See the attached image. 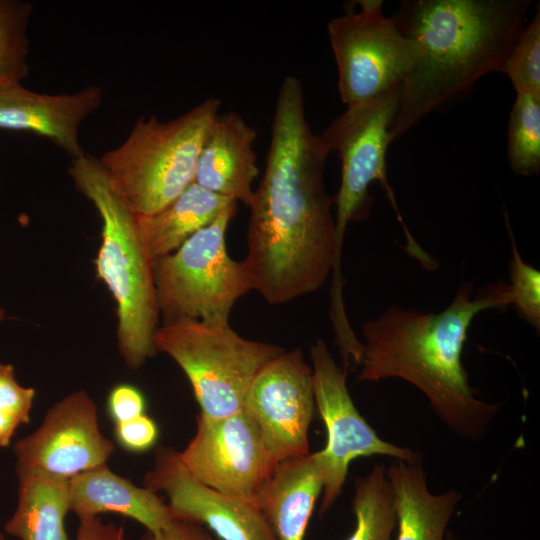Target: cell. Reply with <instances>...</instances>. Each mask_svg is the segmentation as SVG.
Masks as SVG:
<instances>
[{"label": "cell", "instance_id": "cell-10", "mask_svg": "<svg viewBox=\"0 0 540 540\" xmlns=\"http://www.w3.org/2000/svg\"><path fill=\"white\" fill-rule=\"evenodd\" d=\"M315 405L324 422L327 442L317 452L323 472L320 514L340 496L350 463L359 457L382 455L395 460L422 462L423 456L407 447L381 439L364 420L349 394L347 371L333 359L326 343L317 339L310 349Z\"/></svg>", "mask_w": 540, "mask_h": 540}, {"label": "cell", "instance_id": "cell-23", "mask_svg": "<svg viewBox=\"0 0 540 540\" xmlns=\"http://www.w3.org/2000/svg\"><path fill=\"white\" fill-rule=\"evenodd\" d=\"M507 151L515 174L540 172V97L516 94L508 123Z\"/></svg>", "mask_w": 540, "mask_h": 540}, {"label": "cell", "instance_id": "cell-32", "mask_svg": "<svg viewBox=\"0 0 540 540\" xmlns=\"http://www.w3.org/2000/svg\"><path fill=\"white\" fill-rule=\"evenodd\" d=\"M4 311L0 308V321L4 318Z\"/></svg>", "mask_w": 540, "mask_h": 540}, {"label": "cell", "instance_id": "cell-24", "mask_svg": "<svg viewBox=\"0 0 540 540\" xmlns=\"http://www.w3.org/2000/svg\"><path fill=\"white\" fill-rule=\"evenodd\" d=\"M33 6L21 0H0V85L21 83L29 75L28 23Z\"/></svg>", "mask_w": 540, "mask_h": 540}, {"label": "cell", "instance_id": "cell-6", "mask_svg": "<svg viewBox=\"0 0 540 540\" xmlns=\"http://www.w3.org/2000/svg\"><path fill=\"white\" fill-rule=\"evenodd\" d=\"M156 351L173 359L188 378L208 418L243 410L247 391L258 373L285 351L268 342L246 339L229 324L180 320L157 328Z\"/></svg>", "mask_w": 540, "mask_h": 540}, {"label": "cell", "instance_id": "cell-7", "mask_svg": "<svg viewBox=\"0 0 540 540\" xmlns=\"http://www.w3.org/2000/svg\"><path fill=\"white\" fill-rule=\"evenodd\" d=\"M236 213L234 202L177 250L152 262L163 324L180 320L229 322L236 301L253 289L243 261L234 260L227 252L226 232Z\"/></svg>", "mask_w": 540, "mask_h": 540}, {"label": "cell", "instance_id": "cell-3", "mask_svg": "<svg viewBox=\"0 0 540 540\" xmlns=\"http://www.w3.org/2000/svg\"><path fill=\"white\" fill-rule=\"evenodd\" d=\"M530 0H406L393 17L419 55L406 76L390 128L392 142L428 114L500 72L526 25Z\"/></svg>", "mask_w": 540, "mask_h": 540}, {"label": "cell", "instance_id": "cell-4", "mask_svg": "<svg viewBox=\"0 0 540 540\" xmlns=\"http://www.w3.org/2000/svg\"><path fill=\"white\" fill-rule=\"evenodd\" d=\"M69 174L76 188L94 205L102 220V242L95 263L116 303L117 344L131 369L152 357L159 327L152 261L137 232L135 215L113 188L98 158L72 159Z\"/></svg>", "mask_w": 540, "mask_h": 540}, {"label": "cell", "instance_id": "cell-22", "mask_svg": "<svg viewBox=\"0 0 540 540\" xmlns=\"http://www.w3.org/2000/svg\"><path fill=\"white\" fill-rule=\"evenodd\" d=\"M352 506L355 528L346 540H390L396 514L384 466L355 479Z\"/></svg>", "mask_w": 540, "mask_h": 540}, {"label": "cell", "instance_id": "cell-25", "mask_svg": "<svg viewBox=\"0 0 540 540\" xmlns=\"http://www.w3.org/2000/svg\"><path fill=\"white\" fill-rule=\"evenodd\" d=\"M500 72L510 79L516 94L540 97L539 5L510 48Z\"/></svg>", "mask_w": 540, "mask_h": 540}, {"label": "cell", "instance_id": "cell-5", "mask_svg": "<svg viewBox=\"0 0 540 540\" xmlns=\"http://www.w3.org/2000/svg\"><path fill=\"white\" fill-rule=\"evenodd\" d=\"M221 101L208 98L183 115L161 122L139 118L126 140L99 161L134 215L157 212L194 182L206 133Z\"/></svg>", "mask_w": 540, "mask_h": 540}, {"label": "cell", "instance_id": "cell-17", "mask_svg": "<svg viewBox=\"0 0 540 540\" xmlns=\"http://www.w3.org/2000/svg\"><path fill=\"white\" fill-rule=\"evenodd\" d=\"M69 489L70 511L79 519L116 513L134 519L151 533L167 528L173 521L167 503L157 492L135 485L106 464L73 477Z\"/></svg>", "mask_w": 540, "mask_h": 540}, {"label": "cell", "instance_id": "cell-26", "mask_svg": "<svg viewBox=\"0 0 540 540\" xmlns=\"http://www.w3.org/2000/svg\"><path fill=\"white\" fill-rule=\"evenodd\" d=\"M506 224L511 241V261L509 266V284L512 304L520 316L536 331L540 330V272L526 263L516 246L508 219Z\"/></svg>", "mask_w": 540, "mask_h": 540}, {"label": "cell", "instance_id": "cell-11", "mask_svg": "<svg viewBox=\"0 0 540 540\" xmlns=\"http://www.w3.org/2000/svg\"><path fill=\"white\" fill-rule=\"evenodd\" d=\"M315 409L312 367L300 348L284 351L255 377L243 410L258 426L271 466L310 454Z\"/></svg>", "mask_w": 540, "mask_h": 540}, {"label": "cell", "instance_id": "cell-30", "mask_svg": "<svg viewBox=\"0 0 540 540\" xmlns=\"http://www.w3.org/2000/svg\"><path fill=\"white\" fill-rule=\"evenodd\" d=\"M139 540H218L212 536L203 526L177 520L173 518L172 523L165 529L151 533L146 532Z\"/></svg>", "mask_w": 540, "mask_h": 540}, {"label": "cell", "instance_id": "cell-27", "mask_svg": "<svg viewBox=\"0 0 540 540\" xmlns=\"http://www.w3.org/2000/svg\"><path fill=\"white\" fill-rule=\"evenodd\" d=\"M35 390L24 387L11 364L0 363V447H7L16 431L30 422Z\"/></svg>", "mask_w": 540, "mask_h": 540}, {"label": "cell", "instance_id": "cell-34", "mask_svg": "<svg viewBox=\"0 0 540 540\" xmlns=\"http://www.w3.org/2000/svg\"><path fill=\"white\" fill-rule=\"evenodd\" d=\"M0 540H6L5 536L2 533H0Z\"/></svg>", "mask_w": 540, "mask_h": 540}, {"label": "cell", "instance_id": "cell-19", "mask_svg": "<svg viewBox=\"0 0 540 540\" xmlns=\"http://www.w3.org/2000/svg\"><path fill=\"white\" fill-rule=\"evenodd\" d=\"M398 528L396 540H443L462 494H433L422 462L395 460L386 469Z\"/></svg>", "mask_w": 540, "mask_h": 540}, {"label": "cell", "instance_id": "cell-15", "mask_svg": "<svg viewBox=\"0 0 540 540\" xmlns=\"http://www.w3.org/2000/svg\"><path fill=\"white\" fill-rule=\"evenodd\" d=\"M102 98L103 90L97 85L58 95L34 92L21 83L0 85V129L45 137L72 159L78 158L84 155L79 127L99 108Z\"/></svg>", "mask_w": 540, "mask_h": 540}, {"label": "cell", "instance_id": "cell-14", "mask_svg": "<svg viewBox=\"0 0 540 540\" xmlns=\"http://www.w3.org/2000/svg\"><path fill=\"white\" fill-rule=\"evenodd\" d=\"M143 483L166 495L174 519L206 527L218 540H278L257 505L201 483L184 465L180 452L171 447L157 446Z\"/></svg>", "mask_w": 540, "mask_h": 540}, {"label": "cell", "instance_id": "cell-31", "mask_svg": "<svg viewBox=\"0 0 540 540\" xmlns=\"http://www.w3.org/2000/svg\"><path fill=\"white\" fill-rule=\"evenodd\" d=\"M76 540H129L122 527L103 523L98 517L80 519Z\"/></svg>", "mask_w": 540, "mask_h": 540}, {"label": "cell", "instance_id": "cell-1", "mask_svg": "<svg viewBox=\"0 0 540 540\" xmlns=\"http://www.w3.org/2000/svg\"><path fill=\"white\" fill-rule=\"evenodd\" d=\"M330 154L306 119L301 82L287 76L280 85L263 177L254 190L242 260L253 289L272 305L319 289L335 280L334 197L324 186ZM334 282V281H332Z\"/></svg>", "mask_w": 540, "mask_h": 540}, {"label": "cell", "instance_id": "cell-16", "mask_svg": "<svg viewBox=\"0 0 540 540\" xmlns=\"http://www.w3.org/2000/svg\"><path fill=\"white\" fill-rule=\"evenodd\" d=\"M256 138V130L238 113L218 114L203 140L194 183L249 208L259 174Z\"/></svg>", "mask_w": 540, "mask_h": 540}, {"label": "cell", "instance_id": "cell-13", "mask_svg": "<svg viewBox=\"0 0 540 540\" xmlns=\"http://www.w3.org/2000/svg\"><path fill=\"white\" fill-rule=\"evenodd\" d=\"M196 432L180 457L191 474L225 495L257 505L274 468L258 426L244 411L208 418L199 414Z\"/></svg>", "mask_w": 540, "mask_h": 540}, {"label": "cell", "instance_id": "cell-2", "mask_svg": "<svg viewBox=\"0 0 540 540\" xmlns=\"http://www.w3.org/2000/svg\"><path fill=\"white\" fill-rule=\"evenodd\" d=\"M463 283L440 313L398 305L363 325L359 381L400 378L419 389L456 435L481 440L500 405L477 397L462 363L468 329L477 314L512 304L509 284L488 285L473 297Z\"/></svg>", "mask_w": 540, "mask_h": 540}, {"label": "cell", "instance_id": "cell-28", "mask_svg": "<svg viewBox=\"0 0 540 540\" xmlns=\"http://www.w3.org/2000/svg\"><path fill=\"white\" fill-rule=\"evenodd\" d=\"M157 423L145 413L126 422L114 424V437L123 449L141 453L152 448L158 439Z\"/></svg>", "mask_w": 540, "mask_h": 540}, {"label": "cell", "instance_id": "cell-29", "mask_svg": "<svg viewBox=\"0 0 540 540\" xmlns=\"http://www.w3.org/2000/svg\"><path fill=\"white\" fill-rule=\"evenodd\" d=\"M107 412L114 424L132 420L145 413V398L134 385L114 386L107 397Z\"/></svg>", "mask_w": 540, "mask_h": 540}, {"label": "cell", "instance_id": "cell-33", "mask_svg": "<svg viewBox=\"0 0 540 540\" xmlns=\"http://www.w3.org/2000/svg\"><path fill=\"white\" fill-rule=\"evenodd\" d=\"M447 540H455V539H454V537H452V535L449 534V536H448V534H447Z\"/></svg>", "mask_w": 540, "mask_h": 540}, {"label": "cell", "instance_id": "cell-21", "mask_svg": "<svg viewBox=\"0 0 540 540\" xmlns=\"http://www.w3.org/2000/svg\"><path fill=\"white\" fill-rule=\"evenodd\" d=\"M18 502L5 532L20 540H69L64 520L70 511L68 482L18 475Z\"/></svg>", "mask_w": 540, "mask_h": 540}, {"label": "cell", "instance_id": "cell-18", "mask_svg": "<svg viewBox=\"0 0 540 540\" xmlns=\"http://www.w3.org/2000/svg\"><path fill=\"white\" fill-rule=\"evenodd\" d=\"M323 472L317 452L279 463L266 481L257 506L278 540H304Z\"/></svg>", "mask_w": 540, "mask_h": 540}, {"label": "cell", "instance_id": "cell-8", "mask_svg": "<svg viewBox=\"0 0 540 540\" xmlns=\"http://www.w3.org/2000/svg\"><path fill=\"white\" fill-rule=\"evenodd\" d=\"M356 3L357 10L327 26L338 91L347 107L399 93L419 55L416 41L400 30L394 18L384 15L382 0Z\"/></svg>", "mask_w": 540, "mask_h": 540}, {"label": "cell", "instance_id": "cell-12", "mask_svg": "<svg viewBox=\"0 0 540 540\" xmlns=\"http://www.w3.org/2000/svg\"><path fill=\"white\" fill-rule=\"evenodd\" d=\"M114 444L101 432L97 408L85 390L56 402L42 424L15 446L17 474L68 482L106 464Z\"/></svg>", "mask_w": 540, "mask_h": 540}, {"label": "cell", "instance_id": "cell-20", "mask_svg": "<svg viewBox=\"0 0 540 540\" xmlns=\"http://www.w3.org/2000/svg\"><path fill=\"white\" fill-rule=\"evenodd\" d=\"M234 202L193 182L157 212L135 215L137 232L148 257L153 262L171 254Z\"/></svg>", "mask_w": 540, "mask_h": 540}, {"label": "cell", "instance_id": "cell-9", "mask_svg": "<svg viewBox=\"0 0 540 540\" xmlns=\"http://www.w3.org/2000/svg\"><path fill=\"white\" fill-rule=\"evenodd\" d=\"M399 93L349 106L321 136L329 152L341 160V180L334 196L337 275L342 284L341 254L346 228L351 221L368 216L372 197L371 183L378 181L391 202L403 228L406 224L397 207L387 178L386 153L392 143L390 128L397 112Z\"/></svg>", "mask_w": 540, "mask_h": 540}]
</instances>
